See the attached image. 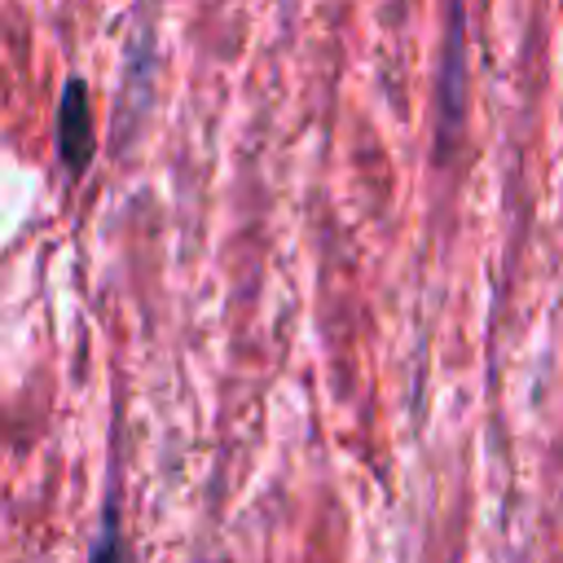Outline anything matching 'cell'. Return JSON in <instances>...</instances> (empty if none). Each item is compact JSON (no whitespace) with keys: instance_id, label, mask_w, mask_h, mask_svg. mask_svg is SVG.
<instances>
[{"instance_id":"1","label":"cell","mask_w":563,"mask_h":563,"mask_svg":"<svg viewBox=\"0 0 563 563\" xmlns=\"http://www.w3.org/2000/svg\"><path fill=\"white\" fill-rule=\"evenodd\" d=\"M462 97H466V31H462V0H449L444 66H440V145H449L453 132L462 128Z\"/></svg>"},{"instance_id":"2","label":"cell","mask_w":563,"mask_h":563,"mask_svg":"<svg viewBox=\"0 0 563 563\" xmlns=\"http://www.w3.org/2000/svg\"><path fill=\"white\" fill-rule=\"evenodd\" d=\"M57 145H62V163L70 172H84V163L92 158V106H88V88L84 79H70L62 88V106H57Z\"/></svg>"},{"instance_id":"3","label":"cell","mask_w":563,"mask_h":563,"mask_svg":"<svg viewBox=\"0 0 563 563\" xmlns=\"http://www.w3.org/2000/svg\"><path fill=\"white\" fill-rule=\"evenodd\" d=\"M92 563H123V537H119V506H114V493H110L106 506H101V528H97V541H92Z\"/></svg>"}]
</instances>
